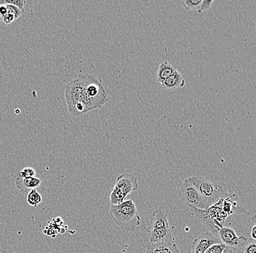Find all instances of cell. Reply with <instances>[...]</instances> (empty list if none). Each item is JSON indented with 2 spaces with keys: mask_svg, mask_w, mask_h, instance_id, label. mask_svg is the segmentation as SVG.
Wrapping results in <instances>:
<instances>
[{
  "mask_svg": "<svg viewBox=\"0 0 256 253\" xmlns=\"http://www.w3.org/2000/svg\"><path fill=\"white\" fill-rule=\"evenodd\" d=\"M82 91V103L86 112L102 107L108 101V92L102 81L95 75L84 74L78 77Z\"/></svg>",
  "mask_w": 256,
  "mask_h": 253,
  "instance_id": "1",
  "label": "cell"
},
{
  "mask_svg": "<svg viewBox=\"0 0 256 253\" xmlns=\"http://www.w3.org/2000/svg\"><path fill=\"white\" fill-rule=\"evenodd\" d=\"M110 214L115 223L127 231L134 230L142 222V218L132 199L123 201L118 205H111Z\"/></svg>",
  "mask_w": 256,
  "mask_h": 253,
  "instance_id": "2",
  "label": "cell"
},
{
  "mask_svg": "<svg viewBox=\"0 0 256 253\" xmlns=\"http://www.w3.org/2000/svg\"><path fill=\"white\" fill-rule=\"evenodd\" d=\"M188 179L209 206L216 204L227 193L226 188L224 185L214 183L204 177L192 176Z\"/></svg>",
  "mask_w": 256,
  "mask_h": 253,
  "instance_id": "3",
  "label": "cell"
},
{
  "mask_svg": "<svg viewBox=\"0 0 256 253\" xmlns=\"http://www.w3.org/2000/svg\"><path fill=\"white\" fill-rule=\"evenodd\" d=\"M138 188V180L132 174H120L110 194V204L118 205L126 201V197Z\"/></svg>",
  "mask_w": 256,
  "mask_h": 253,
  "instance_id": "4",
  "label": "cell"
},
{
  "mask_svg": "<svg viewBox=\"0 0 256 253\" xmlns=\"http://www.w3.org/2000/svg\"><path fill=\"white\" fill-rule=\"evenodd\" d=\"M65 97L70 114L81 117L87 113L82 103V91L79 78L68 83L65 90Z\"/></svg>",
  "mask_w": 256,
  "mask_h": 253,
  "instance_id": "5",
  "label": "cell"
},
{
  "mask_svg": "<svg viewBox=\"0 0 256 253\" xmlns=\"http://www.w3.org/2000/svg\"><path fill=\"white\" fill-rule=\"evenodd\" d=\"M179 196L188 206H193L202 210H206L210 207L188 179L184 181L179 189Z\"/></svg>",
  "mask_w": 256,
  "mask_h": 253,
  "instance_id": "6",
  "label": "cell"
},
{
  "mask_svg": "<svg viewBox=\"0 0 256 253\" xmlns=\"http://www.w3.org/2000/svg\"><path fill=\"white\" fill-rule=\"evenodd\" d=\"M218 236L220 242L226 246L234 248H243L247 244L248 239L244 236H238L234 229L228 227H222L218 231Z\"/></svg>",
  "mask_w": 256,
  "mask_h": 253,
  "instance_id": "7",
  "label": "cell"
},
{
  "mask_svg": "<svg viewBox=\"0 0 256 253\" xmlns=\"http://www.w3.org/2000/svg\"><path fill=\"white\" fill-rule=\"evenodd\" d=\"M220 242L218 237L211 233H203L194 240L191 253H206L211 245Z\"/></svg>",
  "mask_w": 256,
  "mask_h": 253,
  "instance_id": "8",
  "label": "cell"
},
{
  "mask_svg": "<svg viewBox=\"0 0 256 253\" xmlns=\"http://www.w3.org/2000/svg\"><path fill=\"white\" fill-rule=\"evenodd\" d=\"M146 253H180L174 241L148 243Z\"/></svg>",
  "mask_w": 256,
  "mask_h": 253,
  "instance_id": "9",
  "label": "cell"
},
{
  "mask_svg": "<svg viewBox=\"0 0 256 253\" xmlns=\"http://www.w3.org/2000/svg\"><path fill=\"white\" fill-rule=\"evenodd\" d=\"M41 183V180L35 177H22L18 176L15 181L16 188L24 194H26L33 189L38 188Z\"/></svg>",
  "mask_w": 256,
  "mask_h": 253,
  "instance_id": "10",
  "label": "cell"
},
{
  "mask_svg": "<svg viewBox=\"0 0 256 253\" xmlns=\"http://www.w3.org/2000/svg\"><path fill=\"white\" fill-rule=\"evenodd\" d=\"M170 228L167 214L162 208L154 211L152 214L148 230L152 228Z\"/></svg>",
  "mask_w": 256,
  "mask_h": 253,
  "instance_id": "11",
  "label": "cell"
},
{
  "mask_svg": "<svg viewBox=\"0 0 256 253\" xmlns=\"http://www.w3.org/2000/svg\"><path fill=\"white\" fill-rule=\"evenodd\" d=\"M162 89L168 91H174L179 88L184 87L185 86V80L182 76V74L176 70L175 73L172 74L170 77L160 83Z\"/></svg>",
  "mask_w": 256,
  "mask_h": 253,
  "instance_id": "12",
  "label": "cell"
},
{
  "mask_svg": "<svg viewBox=\"0 0 256 253\" xmlns=\"http://www.w3.org/2000/svg\"><path fill=\"white\" fill-rule=\"evenodd\" d=\"M177 70L176 67L168 62H163L160 64L156 73V81L159 83L168 79Z\"/></svg>",
  "mask_w": 256,
  "mask_h": 253,
  "instance_id": "13",
  "label": "cell"
},
{
  "mask_svg": "<svg viewBox=\"0 0 256 253\" xmlns=\"http://www.w3.org/2000/svg\"><path fill=\"white\" fill-rule=\"evenodd\" d=\"M26 201L30 206H38L42 202V198L36 189H33L27 193Z\"/></svg>",
  "mask_w": 256,
  "mask_h": 253,
  "instance_id": "14",
  "label": "cell"
},
{
  "mask_svg": "<svg viewBox=\"0 0 256 253\" xmlns=\"http://www.w3.org/2000/svg\"><path fill=\"white\" fill-rule=\"evenodd\" d=\"M202 0H184L182 2L186 11H198Z\"/></svg>",
  "mask_w": 256,
  "mask_h": 253,
  "instance_id": "15",
  "label": "cell"
},
{
  "mask_svg": "<svg viewBox=\"0 0 256 253\" xmlns=\"http://www.w3.org/2000/svg\"><path fill=\"white\" fill-rule=\"evenodd\" d=\"M1 3L16 6L18 9H20V11H24L26 1L25 0H2Z\"/></svg>",
  "mask_w": 256,
  "mask_h": 253,
  "instance_id": "16",
  "label": "cell"
},
{
  "mask_svg": "<svg viewBox=\"0 0 256 253\" xmlns=\"http://www.w3.org/2000/svg\"><path fill=\"white\" fill-rule=\"evenodd\" d=\"M6 5V8H7L8 14L14 16V17H15L16 20V19H18V18L22 17V14L24 13V11H20V9H18L16 6H11V5Z\"/></svg>",
  "mask_w": 256,
  "mask_h": 253,
  "instance_id": "17",
  "label": "cell"
},
{
  "mask_svg": "<svg viewBox=\"0 0 256 253\" xmlns=\"http://www.w3.org/2000/svg\"><path fill=\"white\" fill-rule=\"evenodd\" d=\"M226 245L223 243H218L211 245L206 253H222L225 249Z\"/></svg>",
  "mask_w": 256,
  "mask_h": 253,
  "instance_id": "18",
  "label": "cell"
},
{
  "mask_svg": "<svg viewBox=\"0 0 256 253\" xmlns=\"http://www.w3.org/2000/svg\"><path fill=\"white\" fill-rule=\"evenodd\" d=\"M36 171L31 167H26L19 172L18 176L22 177H35Z\"/></svg>",
  "mask_w": 256,
  "mask_h": 253,
  "instance_id": "19",
  "label": "cell"
},
{
  "mask_svg": "<svg viewBox=\"0 0 256 253\" xmlns=\"http://www.w3.org/2000/svg\"><path fill=\"white\" fill-rule=\"evenodd\" d=\"M214 4L212 0H202L201 5H200V9L198 10V13L202 14L204 11H209L212 7V5Z\"/></svg>",
  "mask_w": 256,
  "mask_h": 253,
  "instance_id": "20",
  "label": "cell"
},
{
  "mask_svg": "<svg viewBox=\"0 0 256 253\" xmlns=\"http://www.w3.org/2000/svg\"><path fill=\"white\" fill-rule=\"evenodd\" d=\"M243 253H256V241L247 243L243 247Z\"/></svg>",
  "mask_w": 256,
  "mask_h": 253,
  "instance_id": "21",
  "label": "cell"
},
{
  "mask_svg": "<svg viewBox=\"0 0 256 253\" xmlns=\"http://www.w3.org/2000/svg\"><path fill=\"white\" fill-rule=\"evenodd\" d=\"M15 20V17H14V16L11 15V14H8V13L6 16H4V17L2 18V22H4L6 25L12 24Z\"/></svg>",
  "mask_w": 256,
  "mask_h": 253,
  "instance_id": "22",
  "label": "cell"
},
{
  "mask_svg": "<svg viewBox=\"0 0 256 253\" xmlns=\"http://www.w3.org/2000/svg\"><path fill=\"white\" fill-rule=\"evenodd\" d=\"M8 14L7 8L6 5L2 4L0 2V17L2 18Z\"/></svg>",
  "mask_w": 256,
  "mask_h": 253,
  "instance_id": "23",
  "label": "cell"
},
{
  "mask_svg": "<svg viewBox=\"0 0 256 253\" xmlns=\"http://www.w3.org/2000/svg\"><path fill=\"white\" fill-rule=\"evenodd\" d=\"M222 253H236V249L232 246H226L225 249Z\"/></svg>",
  "mask_w": 256,
  "mask_h": 253,
  "instance_id": "24",
  "label": "cell"
},
{
  "mask_svg": "<svg viewBox=\"0 0 256 253\" xmlns=\"http://www.w3.org/2000/svg\"><path fill=\"white\" fill-rule=\"evenodd\" d=\"M251 236L254 239L256 240V225H254L252 227V229H251Z\"/></svg>",
  "mask_w": 256,
  "mask_h": 253,
  "instance_id": "25",
  "label": "cell"
},
{
  "mask_svg": "<svg viewBox=\"0 0 256 253\" xmlns=\"http://www.w3.org/2000/svg\"><path fill=\"white\" fill-rule=\"evenodd\" d=\"M251 220H252V222L256 225V214L252 216V217H251Z\"/></svg>",
  "mask_w": 256,
  "mask_h": 253,
  "instance_id": "26",
  "label": "cell"
},
{
  "mask_svg": "<svg viewBox=\"0 0 256 253\" xmlns=\"http://www.w3.org/2000/svg\"><path fill=\"white\" fill-rule=\"evenodd\" d=\"M2 22V18L0 17V25H1Z\"/></svg>",
  "mask_w": 256,
  "mask_h": 253,
  "instance_id": "27",
  "label": "cell"
}]
</instances>
